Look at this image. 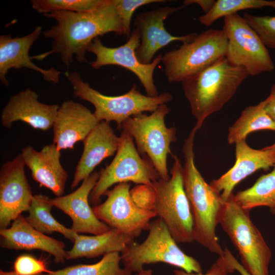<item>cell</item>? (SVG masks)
I'll list each match as a JSON object with an SVG mask.
<instances>
[{"label":"cell","instance_id":"cell-1","mask_svg":"<svg viewBox=\"0 0 275 275\" xmlns=\"http://www.w3.org/2000/svg\"><path fill=\"white\" fill-rule=\"evenodd\" d=\"M44 15L57 22L42 33L44 37L52 39V49L32 56V60H41L52 53H59L68 68L74 55L78 62H87L88 47L95 38L111 32L124 35L115 0H102L99 5L88 11H57Z\"/></svg>","mask_w":275,"mask_h":275},{"label":"cell","instance_id":"cell-2","mask_svg":"<svg viewBox=\"0 0 275 275\" xmlns=\"http://www.w3.org/2000/svg\"><path fill=\"white\" fill-rule=\"evenodd\" d=\"M197 130L194 127L184 140L183 183L193 218V237L211 253L224 254L216 234L221 213L225 201L221 195L207 183L195 163L194 143Z\"/></svg>","mask_w":275,"mask_h":275},{"label":"cell","instance_id":"cell-3","mask_svg":"<svg viewBox=\"0 0 275 275\" xmlns=\"http://www.w3.org/2000/svg\"><path fill=\"white\" fill-rule=\"evenodd\" d=\"M249 75L244 68L234 65L224 57L182 82L197 130L208 117L220 111L232 98Z\"/></svg>","mask_w":275,"mask_h":275},{"label":"cell","instance_id":"cell-4","mask_svg":"<svg viewBox=\"0 0 275 275\" xmlns=\"http://www.w3.org/2000/svg\"><path fill=\"white\" fill-rule=\"evenodd\" d=\"M65 74L73 87L74 96L93 105L97 120L109 123L114 121L120 129L129 118L145 112L152 113L172 99V95L167 92L155 97L144 95L137 89L136 85L124 94L105 95L91 87L78 72L66 71Z\"/></svg>","mask_w":275,"mask_h":275},{"label":"cell","instance_id":"cell-5","mask_svg":"<svg viewBox=\"0 0 275 275\" xmlns=\"http://www.w3.org/2000/svg\"><path fill=\"white\" fill-rule=\"evenodd\" d=\"M249 212L237 203L233 194L225 202L219 224L238 251L245 270L251 275H269L271 252Z\"/></svg>","mask_w":275,"mask_h":275},{"label":"cell","instance_id":"cell-6","mask_svg":"<svg viewBox=\"0 0 275 275\" xmlns=\"http://www.w3.org/2000/svg\"><path fill=\"white\" fill-rule=\"evenodd\" d=\"M148 230L143 242L133 241L120 253L125 268L138 272L144 269L145 264L162 262L188 273L202 272L199 261L180 249L162 219L151 222Z\"/></svg>","mask_w":275,"mask_h":275},{"label":"cell","instance_id":"cell-7","mask_svg":"<svg viewBox=\"0 0 275 275\" xmlns=\"http://www.w3.org/2000/svg\"><path fill=\"white\" fill-rule=\"evenodd\" d=\"M228 39L222 30L209 29L162 55L164 72L170 82H182L226 57Z\"/></svg>","mask_w":275,"mask_h":275},{"label":"cell","instance_id":"cell-8","mask_svg":"<svg viewBox=\"0 0 275 275\" xmlns=\"http://www.w3.org/2000/svg\"><path fill=\"white\" fill-rule=\"evenodd\" d=\"M170 111L166 104H162L149 115L143 113L129 118L121 128L131 136L139 153L148 157L163 180L170 178L167 157L173 155L171 144L177 140L176 128L167 127L165 123Z\"/></svg>","mask_w":275,"mask_h":275},{"label":"cell","instance_id":"cell-9","mask_svg":"<svg viewBox=\"0 0 275 275\" xmlns=\"http://www.w3.org/2000/svg\"><path fill=\"white\" fill-rule=\"evenodd\" d=\"M174 163L168 180L159 179L152 183L155 193L154 211L163 221L177 243L193 241V218L183 183V167L172 155Z\"/></svg>","mask_w":275,"mask_h":275},{"label":"cell","instance_id":"cell-10","mask_svg":"<svg viewBox=\"0 0 275 275\" xmlns=\"http://www.w3.org/2000/svg\"><path fill=\"white\" fill-rule=\"evenodd\" d=\"M116 155L111 163L100 172L99 179L90 195V201L99 204L102 196L115 184L132 182L152 186L160 178L149 159L141 157L133 139L122 131Z\"/></svg>","mask_w":275,"mask_h":275},{"label":"cell","instance_id":"cell-11","mask_svg":"<svg viewBox=\"0 0 275 275\" xmlns=\"http://www.w3.org/2000/svg\"><path fill=\"white\" fill-rule=\"evenodd\" d=\"M224 18L222 30L228 39L226 58L244 68L249 75L272 71L274 65L267 47L244 18L235 13Z\"/></svg>","mask_w":275,"mask_h":275},{"label":"cell","instance_id":"cell-12","mask_svg":"<svg viewBox=\"0 0 275 275\" xmlns=\"http://www.w3.org/2000/svg\"><path fill=\"white\" fill-rule=\"evenodd\" d=\"M130 182L118 184L105 194V201L92 208L96 217L111 228L133 238L148 229L150 221L156 216L154 211L142 209L133 201Z\"/></svg>","mask_w":275,"mask_h":275},{"label":"cell","instance_id":"cell-13","mask_svg":"<svg viewBox=\"0 0 275 275\" xmlns=\"http://www.w3.org/2000/svg\"><path fill=\"white\" fill-rule=\"evenodd\" d=\"M140 42V33L134 28L127 42L118 47L106 46L97 37L87 48V51L93 53L96 57L95 60L91 63V66L96 69L107 65H118L126 68L138 78L147 95L157 96L159 94L155 85L153 75L156 67L162 61V55H158L149 64L142 63L136 54Z\"/></svg>","mask_w":275,"mask_h":275},{"label":"cell","instance_id":"cell-14","mask_svg":"<svg viewBox=\"0 0 275 275\" xmlns=\"http://www.w3.org/2000/svg\"><path fill=\"white\" fill-rule=\"evenodd\" d=\"M20 154L4 163L0 171V228H8L22 212L28 211L33 198Z\"/></svg>","mask_w":275,"mask_h":275},{"label":"cell","instance_id":"cell-15","mask_svg":"<svg viewBox=\"0 0 275 275\" xmlns=\"http://www.w3.org/2000/svg\"><path fill=\"white\" fill-rule=\"evenodd\" d=\"M184 5L160 7L138 14L134 20V28L140 34V45L136 51L139 60L143 64H149L156 52L174 41L183 43L192 40L197 33L183 36H174L166 29L164 21L172 14L182 9Z\"/></svg>","mask_w":275,"mask_h":275},{"label":"cell","instance_id":"cell-16","mask_svg":"<svg viewBox=\"0 0 275 275\" xmlns=\"http://www.w3.org/2000/svg\"><path fill=\"white\" fill-rule=\"evenodd\" d=\"M100 172H94L84 180L73 192L55 198H48L52 206L62 210L72 219L71 229L77 234H100L111 228L95 215L89 203V197L95 186Z\"/></svg>","mask_w":275,"mask_h":275},{"label":"cell","instance_id":"cell-17","mask_svg":"<svg viewBox=\"0 0 275 275\" xmlns=\"http://www.w3.org/2000/svg\"><path fill=\"white\" fill-rule=\"evenodd\" d=\"M275 165V150H258L250 147L245 140L235 144V162L226 173L209 184L226 201L235 186L259 170L267 171Z\"/></svg>","mask_w":275,"mask_h":275},{"label":"cell","instance_id":"cell-18","mask_svg":"<svg viewBox=\"0 0 275 275\" xmlns=\"http://www.w3.org/2000/svg\"><path fill=\"white\" fill-rule=\"evenodd\" d=\"M59 107L40 102L36 92L26 88L10 98L2 110L1 123L10 128L13 122L20 121L34 129L46 131L52 127Z\"/></svg>","mask_w":275,"mask_h":275},{"label":"cell","instance_id":"cell-19","mask_svg":"<svg viewBox=\"0 0 275 275\" xmlns=\"http://www.w3.org/2000/svg\"><path fill=\"white\" fill-rule=\"evenodd\" d=\"M99 122L94 114L82 104L72 100L65 101L59 108L52 126L53 144L60 151L73 149Z\"/></svg>","mask_w":275,"mask_h":275},{"label":"cell","instance_id":"cell-20","mask_svg":"<svg viewBox=\"0 0 275 275\" xmlns=\"http://www.w3.org/2000/svg\"><path fill=\"white\" fill-rule=\"evenodd\" d=\"M42 32L41 26H37L30 34L23 37L13 38L10 34L0 36V80L5 86L9 84L6 75L12 68H27L40 73L49 82L59 81L61 71L53 67L40 68L32 61L29 56L30 49Z\"/></svg>","mask_w":275,"mask_h":275},{"label":"cell","instance_id":"cell-21","mask_svg":"<svg viewBox=\"0 0 275 275\" xmlns=\"http://www.w3.org/2000/svg\"><path fill=\"white\" fill-rule=\"evenodd\" d=\"M21 155L35 181L57 197L63 196L68 174L61 163V151L54 144L45 146L40 151L31 146H26L22 149Z\"/></svg>","mask_w":275,"mask_h":275},{"label":"cell","instance_id":"cell-22","mask_svg":"<svg viewBox=\"0 0 275 275\" xmlns=\"http://www.w3.org/2000/svg\"><path fill=\"white\" fill-rule=\"evenodd\" d=\"M1 246L11 250H40L54 257L57 263L64 262L67 257L64 242L46 236L33 228L20 215L10 228L0 229Z\"/></svg>","mask_w":275,"mask_h":275},{"label":"cell","instance_id":"cell-23","mask_svg":"<svg viewBox=\"0 0 275 275\" xmlns=\"http://www.w3.org/2000/svg\"><path fill=\"white\" fill-rule=\"evenodd\" d=\"M82 142L83 151L75 169L71 189L88 177L103 159L117 151L120 138L115 134L109 122L101 121Z\"/></svg>","mask_w":275,"mask_h":275},{"label":"cell","instance_id":"cell-24","mask_svg":"<svg viewBox=\"0 0 275 275\" xmlns=\"http://www.w3.org/2000/svg\"><path fill=\"white\" fill-rule=\"evenodd\" d=\"M134 238L113 228L105 233L92 236L77 233L73 247L67 251L66 260L95 258L115 252L121 253L134 241Z\"/></svg>","mask_w":275,"mask_h":275},{"label":"cell","instance_id":"cell-25","mask_svg":"<svg viewBox=\"0 0 275 275\" xmlns=\"http://www.w3.org/2000/svg\"><path fill=\"white\" fill-rule=\"evenodd\" d=\"M268 100L267 97L258 104L248 106L242 111L238 119L229 128L227 138L229 144L245 140L249 134L256 131H275V121L265 109Z\"/></svg>","mask_w":275,"mask_h":275},{"label":"cell","instance_id":"cell-26","mask_svg":"<svg viewBox=\"0 0 275 275\" xmlns=\"http://www.w3.org/2000/svg\"><path fill=\"white\" fill-rule=\"evenodd\" d=\"M48 198L43 195H34L26 220L41 233L46 234L58 232L74 242L77 233L71 228H67L62 225L53 217L51 213L53 206L49 203Z\"/></svg>","mask_w":275,"mask_h":275},{"label":"cell","instance_id":"cell-27","mask_svg":"<svg viewBox=\"0 0 275 275\" xmlns=\"http://www.w3.org/2000/svg\"><path fill=\"white\" fill-rule=\"evenodd\" d=\"M234 197L245 209L266 206L275 214V165L270 172L262 175L251 187L238 191Z\"/></svg>","mask_w":275,"mask_h":275},{"label":"cell","instance_id":"cell-28","mask_svg":"<svg viewBox=\"0 0 275 275\" xmlns=\"http://www.w3.org/2000/svg\"><path fill=\"white\" fill-rule=\"evenodd\" d=\"M120 253L106 254L98 262L92 264H77L62 269L38 275H132L126 268H121Z\"/></svg>","mask_w":275,"mask_h":275},{"label":"cell","instance_id":"cell-29","mask_svg":"<svg viewBox=\"0 0 275 275\" xmlns=\"http://www.w3.org/2000/svg\"><path fill=\"white\" fill-rule=\"evenodd\" d=\"M264 7L275 9V0H217L208 12L199 17V21L202 24L208 26L217 19L238 13V11Z\"/></svg>","mask_w":275,"mask_h":275},{"label":"cell","instance_id":"cell-30","mask_svg":"<svg viewBox=\"0 0 275 275\" xmlns=\"http://www.w3.org/2000/svg\"><path fill=\"white\" fill-rule=\"evenodd\" d=\"M32 8L43 15L57 11L81 12L90 11L102 0H32Z\"/></svg>","mask_w":275,"mask_h":275},{"label":"cell","instance_id":"cell-31","mask_svg":"<svg viewBox=\"0 0 275 275\" xmlns=\"http://www.w3.org/2000/svg\"><path fill=\"white\" fill-rule=\"evenodd\" d=\"M243 17L265 45L275 49V16H257L246 13Z\"/></svg>","mask_w":275,"mask_h":275},{"label":"cell","instance_id":"cell-32","mask_svg":"<svg viewBox=\"0 0 275 275\" xmlns=\"http://www.w3.org/2000/svg\"><path fill=\"white\" fill-rule=\"evenodd\" d=\"M164 0H115L117 10L120 17L124 35L131 34V20L134 12L139 8L152 3H165Z\"/></svg>","mask_w":275,"mask_h":275},{"label":"cell","instance_id":"cell-33","mask_svg":"<svg viewBox=\"0 0 275 275\" xmlns=\"http://www.w3.org/2000/svg\"><path fill=\"white\" fill-rule=\"evenodd\" d=\"M13 271L18 275H38L49 273L45 260L29 254L18 256L14 262Z\"/></svg>","mask_w":275,"mask_h":275},{"label":"cell","instance_id":"cell-34","mask_svg":"<svg viewBox=\"0 0 275 275\" xmlns=\"http://www.w3.org/2000/svg\"><path fill=\"white\" fill-rule=\"evenodd\" d=\"M130 196L140 208L148 211H154L155 193L152 186L140 184L130 190Z\"/></svg>","mask_w":275,"mask_h":275},{"label":"cell","instance_id":"cell-35","mask_svg":"<svg viewBox=\"0 0 275 275\" xmlns=\"http://www.w3.org/2000/svg\"><path fill=\"white\" fill-rule=\"evenodd\" d=\"M235 271L224 255L218 257L216 261L204 273H188L182 269H175L174 275H230Z\"/></svg>","mask_w":275,"mask_h":275},{"label":"cell","instance_id":"cell-36","mask_svg":"<svg viewBox=\"0 0 275 275\" xmlns=\"http://www.w3.org/2000/svg\"><path fill=\"white\" fill-rule=\"evenodd\" d=\"M224 255L235 271H237L241 275H251L245 270L241 264L238 262L230 251L226 247L224 249Z\"/></svg>","mask_w":275,"mask_h":275},{"label":"cell","instance_id":"cell-37","mask_svg":"<svg viewBox=\"0 0 275 275\" xmlns=\"http://www.w3.org/2000/svg\"><path fill=\"white\" fill-rule=\"evenodd\" d=\"M267 97L268 100L265 109L267 114L275 121V84L272 85L270 93Z\"/></svg>","mask_w":275,"mask_h":275},{"label":"cell","instance_id":"cell-38","mask_svg":"<svg viewBox=\"0 0 275 275\" xmlns=\"http://www.w3.org/2000/svg\"><path fill=\"white\" fill-rule=\"evenodd\" d=\"M215 2V0H185L183 2V5L186 7L191 4H196L201 8L205 14L211 9Z\"/></svg>","mask_w":275,"mask_h":275},{"label":"cell","instance_id":"cell-39","mask_svg":"<svg viewBox=\"0 0 275 275\" xmlns=\"http://www.w3.org/2000/svg\"><path fill=\"white\" fill-rule=\"evenodd\" d=\"M135 275H152V270L151 269H143L138 272Z\"/></svg>","mask_w":275,"mask_h":275},{"label":"cell","instance_id":"cell-40","mask_svg":"<svg viewBox=\"0 0 275 275\" xmlns=\"http://www.w3.org/2000/svg\"><path fill=\"white\" fill-rule=\"evenodd\" d=\"M0 275H18L15 271H5L1 270Z\"/></svg>","mask_w":275,"mask_h":275},{"label":"cell","instance_id":"cell-41","mask_svg":"<svg viewBox=\"0 0 275 275\" xmlns=\"http://www.w3.org/2000/svg\"><path fill=\"white\" fill-rule=\"evenodd\" d=\"M264 149H266V150H275V143H274L273 144L271 145H270V146H266L264 148H263Z\"/></svg>","mask_w":275,"mask_h":275}]
</instances>
